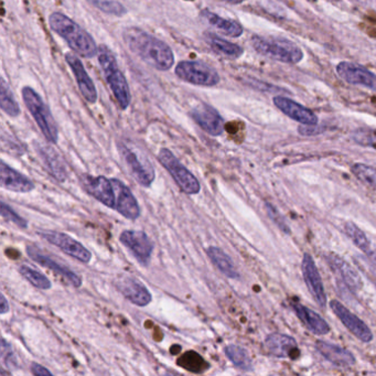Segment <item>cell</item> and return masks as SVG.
<instances>
[{
	"label": "cell",
	"mask_w": 376,
	"mask_h": 376,
	"mask_svg": "<svg viewBox=\"0 0 376 376\" xmlns=\"http://www.w3.org/2000/svg\"><path fill=\"white\" fill-rule=\"evenodd\" d=\"M90 3L95 8L105 12L107 15L121 17L127 12L124 6L121 5L118 1H114V0H90Z\"/></svg>",
	"instance_id": "d590c367"
},
{
	"label": "cell",
	"mask_w": 376,
	"mask_h": 376,
	"mask_svg": "<svg viewBox=\"0 0 376 376\" xmlns=\"http://www.w3.org/2000/svg\"><path fill=\"white\" fill-rule=\"evenodd\" d=\"M0 183L4 189L18 193H27L36 188L29 178L22 175L17 170L12 169L5 163L0 165Z\"/></svg>",
	"instance_id": "cb8c5ba5"
},
{
	"label": "cell",
	"mask_w": 376,
	"mask_h": 376,
	"mask_svg": "<svg viewBox=\"0 0 376 376\" xmlns=\"http://www.w3.org/2000/svg\"><path fill=\"white\" fill-rule=\"evenodd\" d=\"M201 16L203 19L209 22L212 27L215 28L216 30L225 34V36H232V38H238L242 36L243 30L242 26L235 20L225 19V18L220 17L214 12L209 11V10H202Z\"/></svg>",
	"instance_id": "4316f807"
},
{
	"label": "cell",
	"mask_w": 376,
	"mask_h": 376,
	"mask_svg": "<svg viewBox=\"0 0 376 376\" xmlns=\"http://www.w3.org/2000/svg\"><path fill=\"white\" fill-rule=\"evenodd\" d=\"M325 260H327V265L340 277L347 289L355 294L361 290L363 287L361 277L349 263L345 262L342 258H340L339 255L335 253H329L325 256Z\"/></svg>",
	"instance_id": "d6986e66"
},
{
	"label": "cell",
	"mask_w": 376,
	"mask_h": 376,
	"mask_svg": "<svg viewBox=\"0 0 376 376\" xmlns=\"http://www.w3.org/2000/svg\"><path fill=\"white\" fill-rule=\"evenodd\" d=\"M298 131L303 136H313L322 133L323 129L319 128L318 125H303L299 127Z\"/></svg>",
	"instance_id": "ab89813d"
},
{
	"label": "cell",
	"mask_w": 376,
	"mask_h": 376,
	"mask_svg": "<svg viewBox=\"0 0 376 376\" xmlns=\"http://www.w3.org/2000/svg\"><path fill=\"white\" fill-rule=\"evenodd\" d=\"M22 98L46 141L51 143H58V126L51 111L42 101L41 96L30 86H24L22 88Z\"/></svg>",
	"instance_id": "5b68a950"
},
{
	"label": "cell",
	"mask_w": 376,
	"mask_h": 376,
	"mask_svg": "<svg viewBox=\"0 0 376 376\" xmlns=\"http://www.w3.org/2000/svg\"><path fill=\"white\" fill-rule=\"evenodd\" d=\"M178 365L192 373H203L209 369L208 362L199 353L194 351L186 352L185 355L178 360Z\"/></svg>",
	"instance_id": "1f68e13d"
},
{
	"label": "cell",
	"mask_w": 376,
	"mask_h": 376,
	"mask_svg": "<svg viewBox=\"0 0 376 376\" xmlns=\"http://www.w3.org/2000/svg\"><path fill=\"white\" fill-rule=\"evenodd\" d=\"M218 1H223V3L230 4V5H240L244 3L246 0H218Z\"/></svg>",
	"instance_id": "7bdbcfd3"
},
{
	"label": "cell",
	"mask_w": 376,
	"mask_h": 376,
	"mask_svg": "<svg viewBox=\"0 0 376 376\" xmlns=\"http://www.w3.org/2000/svg\"><path fill=\"white\" fill-rule=\"evenodd\" d=\"M274 104L289 118L298 121L301 125H318V117L313 111L298 104L288 97H274Z\"/></svg>",
	"instance_id": "44dd1931"
},
{
	"label": "cell",
	"mask_w": 376,
	"mask_h": 376,
	"mask_svg": "<svg viewBox=\"0 0 376 376\" xmlns=\"http://www.w3.org/2000/svg\"><path fill=\"white\" fill-rule=\"evenodd\" d=\"M18 270H19L20 275L24 279H27L28 282L36 288L42 289V290H48V289L51 288V282L44 274L34 270L28 265H21Z\"/></svg>",
	"instance_id": "836d02e7"
},
{
	"label": "cell",
	"mask_w": 376,
	"mask_h": 376,
	"mask_svg": "<svg viewBox=\"0 0 376 376\" xmlns=\"http://www.w3.org/2000/svg\"><path fill=\"white\" fill-rule=\"evenodd\" d=\"M345 232L347 238L352 240V243L360 250H362L364 254L367 255V258H375V253H374L373 248H372L371 242H370L369 238L365 235L363 230L359 226H357V224L347 222L345 224Z\"/></svg>",
	"instance_id": "f546056e"
},
{
	"label": "cell",
	"mask_w": 376,
	"mask_h": 376,
	"mask_svg": "<svg viewBox=\"0 0 376 376\" xmlns=\"http://www.w3.org/2000/svg\"><path fill=\"white\" fill-rule=\"evenodd\" d=\"M190 116L206 133H209L211 136H221L223 133V118L211 105L200 103L190 111Z\"/></svg>",
	"instance_id": "5bb4252c"
},
{
	"label": "cell",
	"mask_w": 376,
	"mask_h": 376,
	"mask_svg": "<svg viewBox=\"0 0 376 376\" xmlns=\"http://www.w3.org/2000/svg\"><path fill=\"white\" fill-rule=\"evenodd\" d=\"M315 347L319 355H322L327 362H330L335 367H349L357 363L355 355L345 347L325 342L322 340H318Z\"/></svg>",
	"instance_id": "603a6c76"
},
{
	"label": "cell",
	"mask_w": 376,
	"mask_h": 376,
	"mask_svg": "<svg viewBox=\"0 0 376 376\" xmlns=\"http://www.w3.org/2000/svg\"><path fill=\"white\" fill-rule=\"evenodd\" d=\"M123 245L126 246L133 256L141 265H147L151 262L153 254V244L148 235L143 230H127L121 232L119 236Z\"/></svg>",
	"instance_id": "7c38bea8"
},
{
	"label": "cell",
	"mask_w": 376,
	"mask_h": 376,
	"mask_svg": "<svg viewBox=\"0 0 376 376\" xmlns=\"http://www.w3.org/2000/svg\"><path fill=\"white\" fill-rule=\"evenodd\" d=\"M1 359L8 371L18 369V361L15 352L5 339L1 340Z\"/></svg>",
	"instance_id": "f35d334b"
},
{
	"label": "cell",
	"mask_w": 376,
	"mask_h": 376,
	"mask_svg": "<svg viewBox=\"0 0 376 376\" xmlns=\"http://www.w3.org/2000/svg\"><path fill=\"white\" fill-rule=\"evenodd\" d=\"M116 191V209L121 215L128 220H137L141 216V208L131 189L121 180L112 179Z\"/></svg>",
	"instance_id": "7402d4cb"
},
{
	"label": "cell",
	"mask_w": 376,
	"mask_h": 376,
	"mask_svg": "<svg viewBox=\"0 0 376 376\" xmlns=\"http://www.w3.org/2000/svg\"><path fill=\"white\" fill-rule=\"evenodd\" d=\"M337 73L340 78L349 84L376 90V74L360 64L343 61L337 64Z\"/></svg>",
	"instance_id": "e0dca14e"
},
{
	"label": "cell",
	"mask_w": 376,
	"mask_h": 376,
	"mask_svg": "<svg viewBox=\"0 0 376 376\" xmlns=\"http://www.w3.org/2000/svg\"><path fill=\"white\" fill-rule=\"evenodd\" d=\"M66 63L73 71V74L76 76V83L80 88L81 94L84 97L85 101L88 103H96L97 91L95 88L92 78L88 76V72L85 70L84 66L81 62L78 56L72 54H66Z\"/></svg>",
	"instance_id": "ffe728a7"
},
{
	"label": "cell",
	"mask_w": 376,
	"mask_h": 376,
	"mask_svg": "<svg viewBox=\"0 0 376 376\" xmlns=\"http://www.w3.org/2000/svg\"><path fill=\"white\" fill-rule=\"evenodd\" d=\"M38 153L42 158L50 175L54 176L59 182H64L68 178L66 166L61 159L60 155L49 146H39Z\"/></svg>",
	"instance_id": "484cf974"
},
{
	"label": "cell",
	"mask_w": 376,
	"mask_h": 376,
	"mask_svg": "<svg viewBox=\"0 0 376 376\" xmlns=\"http://www.w3.org/2000/svg\"><path fill=\"white\" fill-rule=\"evenodd\" d=\"M0 301H1V308H0V313L1 315H6V313H9V303H8L7 299L4 295L0 296Z\"/></svg>",
	"instance_id": "b9f144b4"
},
{
	"label": "cell",
	"mask_w": 376,
	"mask_h": 376,
	"mask_svg": "<svg viewBox=\"0 0 376 376\" xmlns=\"http://www.w3.org/2000/svg\"><path fill=\"white\" fill-rule=\"evenodd\" d=\"M49 24L68 44L73 51L83 58H93L98 54V48L93 36L64 14H51L49 17Z\"/></svg>",
	"instance_id": "7a4b0ae2"
},
{
	"label": "cell",
	"mask_w": 376,
	"mask_h": 376,
	"mask_svg": "<svg viewBox=\"0 0 376 376\" xmlns=\"http://www.w3.org/2000/svg\"><path fill=\"white\" fill-rule=\"evenodd\" d=\"M0 105H1V109L4 112L9 116L17 117L21 113L19 104L12 94L9 85L6 83L4 78L1 80V86H0Z\"/></svg>",
	"instance_id": "d6a6232c"
},
{
	"label": "cell",
	"mask_w": 376,
	"mask_h": 376,
	"mask_svg": "<svg viewBox=\"0 0 376 376\" xmlns=\"http://www.w3.org/2000/svg\"><path fill=\"white\" fill-rule=\"evenodd\" d=\"M205 41L216 54L224 56V58L230 59V60H235V59L240 58L243 52H244V49L242 46L232 44V42L228 41L223 38H220V36L211 34V32H206Z\"/></svg>",
	"instance_id": "83f0119b"
},
{
	"label": "cell",
	"mask_w": 376,
	"mask_h": 376,
	"mask_svg": "<svg viewBox=\"0 0 376 376\" xmlns=\"http://www.w3.org/2000/svg\"><path fill=\"white\" fill-rule=\"evenodd\" d=\"M351 173L363 185L376 190V168L365 163H355L351 167Z\"/></svg>",
	"instance_id": "e575fe53"
},
{
	"label": "cell",
	"mask_w": 376,
	"mask_h": 376,
	"mask_svg": "<svg viewBox=\"0 0 376 376\" xmlns=\"http://www.w3.org/2000/svg\"><path fill=\"white\" fill-rule=\"evenodd\" d=\"M80 183L83 189L97 201L111 209H116V194L112 179H107L104 176L93 177L88 173H83L80 176Z\"/></svg>",
	"instance_id": "9c48e42d"
},
{
	"label": "cell",
	"mask_w": 376,
	"mask_h": 376,
	"mask_svg": "<svg viewBox=\"0 0 376 376\" xmlns=\"http://www.w3.org/2000/svg\"><path fill=\"white\" fill-rule=\"evenodd\" d=\"M115 286L125 298L138 307L148 306L151 303V295L138 279L129 275H121L115 280Z\"/></svg>",
	"instance_id": "2e32d148"
},
{
	"label": "cell",
	"mask_w": 376,
	"mask_h": 376,
	"mask_svg": "<svg viewBox=\"0 0 376 376\" xmlns=\"http://www.w3.org/2000/svg\"><path fill=\"white\" fill-rule=\"evenodd\" d=\"M38 234L49 243H51L52 245L56 246L80 262L88 264L92 260V253L68 234L60 233L56 230H39Z\"/></svg>",
	"instance_id": "30bf717a"
},
{
	"label": "cell",
	"mask_w": 376,
	"mask_h": 376,
	"mask_svg": "<svg viewBox=\"0 0 376 376\" xmlns=\"http://www.w3.org/2000/svg\"><path fill=\"white\" fill-rule=\"evenodd\" d=\"M158 161L175 180L182 192L198 194L201 190L199 180L188 168L180 163L179 159L168 148H161L158 153Z\"/></svg>",
	"instance_id": "8992f818"
},
{
	"label": "cell",
	"mask_w": 376,
	"mask_h": 376,
	"mask_svg": "<svg viewBox=\"0 0 376 376\" xmlns=\"http://www.w3.org/2000/svg\"><path fill=\"white\" fill-rule=\"evenodd\" d=\"M226 357L242 371L250 372L253 370L252 360L248 351L235 345H230L224 349Z\"/></svg>",
	"instance_id": "4dcf8cb0"
},
{
	"label": "cell",
	"mask_w": 376,
	"mask_h": 376,
	"mask_svg": "<svg viewBox=\"0 0 376 376\" xmlns=\"http://www.w3.org/2000/svg\"><path fill=\"white\" fill-rule=\"evenodd\" d=\"M26 250H27L28 256L32 260L41 265V266L46 267L48 270H52L59 276L63 277L64 280H66L73 287L78 288V287L82 286V279L78 275L72 272L70 268L64 266V265L59 264L56 260H54V258H50L48 255L44 254L39 248H36L34 245H28L26 248Z\"/></svg>",
	"instance_id": "ac0fdd59"
},
{
	"label": "cell",
	"mask_w": 376,
	"mask_h": 376,
	"mask_svg": "<svg viewBox=\"0 0 376 376\" xmlns=\"http://www.w3.org/2000/svg\"><path fill=\"white\" fill-rule=\"evenodd\" d=\"M98 61L101 68L104 71L107 84L112 90L115 98L121 109H126L131 104V94L129 91L126 78L117 64L114 54L107 46H101L98 48Z\"/></svg>",
	"instance_id": "3957f363"
},
{
	"label": "cell",
	"mask_w": 376,
	"mask_h": 376,
	"mask_svg": "<svg viewBox=\"0 0 376 376\" xmlns=\"http://www.w3.org/2000/svg\"><path fill=\"white\" fill-rule=\"evenodd\" d=\"M330 308L352 335L362 342H371L373 340L371 329L357 315L351 313L343 303H340L339 300H332L330 303Z\"/></svg>",
	"instance_id": "4fadbf2b"
},
{
	"label": "cell",
	"mask_w": 376,
	"mask_h": 376,
	"mask_svg": "<svg viewBox=\"0 0 376 376\" xmlns=\"http://www.w3.org/2000/svg\"><path fill=\"white\" fill-rule=\"evenodd\" d=\"M250 42L260 56L283 63L297 64L303 59V50L290 40L254 36Z\"/></svg>",
	"instance_id": "277c9868"
},
{
	"label": "cell",
	"mask_w": 376,
	"mask_h": 376,
	"mask_svg": "<svg viewBox=\"0 0 376 376\" xmlns=\"http://www.w3.org/2000/svg\"><path fill=\"white\" fill-rule=\"evenodd\" d=\"M301 273H303V280L306 283L311 297L315 299L319 306L325 308L327 306V294H325L322 278H321L318 267L309 253H303Z\"/></svg>",
	"instance_id": "8fae6325"
},
{
	"label": "cell",
	"mask_w": 376,
	"mask_h": 376,
	"mask_svg": "<svg viewBox=\"0 0 376 376\" xmlns=\"http://www.w3.org/2000/svg\"><path fill=\"white\" fill-rule=\"evenodd\" d=\"M265 210H266L267 214L270 216V220L278 226L280 230L286 234H290L291 230L289 228L288 223H287L286 220H285L284 215H283L278 210L275 208L273 204L268 203L266 202L265 203Z\"/></svg>",
	"instance_id": "74e56055"
},
{
	"label": "cell",
	"mask_w": 376,
	"mask_h": 376,
	"mask_svg": "<svg viewBox=\"0 0 376 376\" xmlns=\"http://www.w3.org/2000/svg\"><path fill=\"white\" fill-rule=\"evenodd\" d=\"M176 76L190 84L206 88L215 86L221 80L218 71L202 61H181L176 68Z\"/></svg>",
	"instance_id": "52a82bcc"
},
{
	"label": "cell",
	"mask_w": 376,
	"mask_h": 376,
	"mask_svg": "<svg viewBox=\"0 0 376 376\" xmlns=\"http://www.w3.org/2000/svg\"><path fill=\"white\" fill-rule=\"evenodd\" d=\"M118 151L131 177L141 187L149 188L155 180V169L145 156L129 148L124 143H118Z\"/></svg>",
	"instance_id": "ba28073f"
},
{
	"label": "cell",
	"mask_w": 376,
	"mask_h": 376,
	"mask_svg": "<svg viewBox=\"0 0 376 376\" xmlns=\"http://www.w3.org/2000/svg\"><path fill=\"white\" fill-rule=\"evenodd\" d=\"M30 370H31V373L34 374V375L36 376H46V375H52L51 372L49 371L46 367H42V365H40V364L38 363H32L31 367H30Z\"/></svg>",
	"instance_id": "60d3db41"
},
{
	"label": "cell",
	"mask_w": 376,
	"mask_h": 376,
	"mask_svg": "<svg viewBox=\"0 0 376 376\" xmlns=\"http://www.w3.org/2000/svg\"><path fill=\"white\" fill-rule=\"evenodd\" d=\"M0 213H1V216H3L4 220H6V221L11 222V223L21 228H28V222L24 218H21L19 214L16 213L12 210L11 206L8 205L4 201L1 202V205H0Z\"/></svg>",
	"instance_id": "8d00e7d4"
},
{
	"label": "cell",
	"mask_w": 376,
	"mask_h": 376,
	"mask_svg": "<svg viewBox=\"0 0 376 376\" xmlns=\"http://www.w3.org/2000/svg\"><path fill=\"white\" fill-rule=\"evenodd\" d=\"M123 39L133 54L156 70L168 71L175 64L171 48L141 28H126L123 31Z\"/></svg>",
	"instance_id": "6da1fadb"
},
{
	"label": "cell",
	"mask_w": 376,
	"mask_h": 376,
	"mask_svg": "<svg viewBox=\"0 0 376 376\" xmlns=\"http://www.w3.org/2000/svg\"><path fill=\"white\" fill-rule=\"evenodd\" d=\"M264 347L268 355L279 359L297 360L300 357L298 343L294 337L284 333H270L264 341Z\"/></svg>",
	"instance_id": "9a60e30c"
},
{
	"label": "cell",
	"mask_w": 376,
	"mask_h": 376,
	"mask_svg": "<svg viewBox=\"0 0 376 376\" xmlns=\"http://www.w3.org/2000/svg\"><path fill=\"white\" fill-rule=\"evenodd\" d=\"M208 256H209L211 262L213 263L214 266L218 268L224 276L228 277L230 279H238L240 278V274L236 270L235 265H234L233 260H230L226 253H224L221 248H215V246H211L208 248Z\"/></svg>",
	"instance_id": "f1b7e54d"
},
{
	"label": "cell",
	"mask_w": 376,
	"mask_h": 376,
	"mask_svg": "<svg viewBox=\"0 0 376 376\" xmlns=\"http://www.w3.org/2000/svg\"><path fill=\"white\" fill-rule=\"evenodd\" d=\"M291 308L294 309L299 320L313 335H325L330 332V325H327V321L320 315L313 311V309L303 306L299 303H291Z\"/></svg>",
	"instance_id": "d4e9b609"
}]
</instances>
